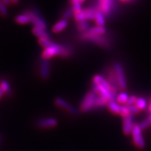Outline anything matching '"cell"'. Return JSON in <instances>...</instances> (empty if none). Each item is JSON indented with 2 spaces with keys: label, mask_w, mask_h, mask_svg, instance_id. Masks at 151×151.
<instances>
[{
  "label": "cell",
  "mask_w": 151,
  "mask_h": 151,
  "mask_svg": "<svg viewBox=\"0 0 151 151\" xmlns=\"http://www.w3.org/2000/svg\"><path fill=\"white\" fill-rule=\"evenodd\" d=\"M0 14L2 16H7L8 15V9L6 8V6H5L2 0H0Z\"/></svg>",
  "instance_id": "27"
},
{
  "label": "cell",
  "mask_w": 151,
  "mask_h": 151,
  "mask_svg": "<svg viewBox=\"0 0 151 151\" xmlns=\"http://www.w3.org/2000/svg\"><path fill=\"white\" fill-rule=\"evenodd\" d=\"M97 98H98V95L94 91H91L88 92L81 103L80 111L81 112H88V111L94 109V104H95Z\"/></svg>",
  "instance_id": "5"
},
{
  "label": "cell",
  "mask_w": 151,
  "mask_h": 151,
  "mask_svg": "<svg viewBox=\"0 0 151 151\" xmlns=\"http://www.w3.org/2000/svg\"><path fill=\"white\" fill-rule=\"evenodd\" d=\"M150 124L151 122L149 120V118L146 119V120H144V121H143L142 122H140V124H139L140 128H141L142 130H145V129H147Z\"/></svg>",
  "instance_id": "28"
},
{
  "label": "cell",
  "mask_w": 151,
  "mask_h": 151,
  "mask_svg": "<svg viewBox=\"0 0 151 151\" xmlns=\"http://www.w3.org/2000/svg\"><path fill=\"white\" fill-rule=\"evenodd\" d=\"M93 6L95 7L97 11L101 12L107 18L110 17L114 11L116 2L115 0H97Z\"/></svg>",
  "instance_id": "3"
},
{
  "label": "cell",
  "mask_w": 151,
  "mask_h": 151,
  "mask_svg": "<svg viewBox=\"0 0 151 151\" xmlns=\"http://www.w3.org/2000/svg\"><path fill=\"white\" fill-rule=\"evenodd\" d=\"M85 0H70V2L71 3H74V2H77V3L82 4Z\"/></svg>",
  "instance_id": "31"
},
{
  "label": "cell",
  "mask_w": 151,
  "mask_h": 151,
  "mask_svg": "<svg viewBox=\"0 0 151 151\" xmlns=\"http://www.w3.org/2000/svg\"><path fill=\"white\" fill-rule=\"evenodd\" d=\"M4 94H4V92L2 91L1 90V89H0V100L2 99V97H3V96H4Z\"/></svg>",
  "instance_id": "34"
},
{
  "label": "cell",
  "mask_w": 151,
  "mask_h": 151,
  "mask_svg": "<svg viewBox=\"0 0 151 151\" xmlns=\"http://www.w3.org/2000/svg\"><path fill=\"white\" fill-rule=\"evenodd\" d=\"M2 2H3L5 6H9L10 3H12L11 0H2Z\"/></svg>",
  "instance_id": "32"
},
{
  "label": "cell",
  "mask_w": 151,
  "mask_h": 151,
  "mask_svg": "<svg viewBox=\"0 0 151 151\" xmlns=\"http://www.w3.org/2000/svg\"><path fill=\"white\" fill-rule=\"evenodd\" d=\"M79 38L81 41L88 42H91L101 47L104 49H110L111 47V41L107 36L104 35H88L80 34Z\"/></svg>",
  "instance_id": "2"
},
{
  "label": "cell",
  "mask_w": 151,
  "mask_h": 151,
  "mask_svg": "<svg viewBox=\"0 0 151 151\" xmlns=\"http://www.w3.org/2000/svg\"><path fill=\"white\" fill-rule=\"evenodd\" d=\"M137 100V98L135 95L130 96L128 98V101L127 102L126 105L130 106V105H135V103H136Z\"/></svg>",
  "instance_id": "29"
},
{
  "label": "cell",
  "mask_w": 151,
  "mask_h": 151,
  "mask_svg": "<svg viewBox=\"0 0 151 151\" xmlns=\"http://www.w3.org/2000/svg\"><path fill=\"white\" fill-rule=\"evenodd\" d=\"M51 74V65L48 59L42 58L39 65V75L42 80H48Z\"/></svg>",
  "instance_id": "10"
},
{
  "label": "cell",
  "mask_w": 151,
  "mask_h": 151,
  "mask_svg": "<svg viewBox=\"0 0 151 151\" xmlns=\"http://www.w3.org/2000/svg\"><path fill=\"white\" fill-rule=\"evenodd\" d=\"M97 12V9L93 6H91L89 7L86 8L85 9H83L80 12L75 14L74 15V19L76 21V22H88L94 20V15Z\"/></svg>",
  "instance_id": "6"
},
{
  "label": "cell",
  "mask_w": 151,
  "mask_h": 151,
  "mask_svg": "<svg viewBox=\"0 0 151 151\" xmlns=\"http://www.w3.org/2000/svg\"><path fill=\"white\" fill-rule=\"evenodd\" d=\"M149 110H150V111L151 112V103L150 104V105H149Z\"/></svg>",
  "instance_id": "36"
},
{
  "label": "cell",
  "mask_w": 151,
  "mask_h": 151,
  "mask_svg": "<svg viewBox=\"0 0 151 151\" xmlns=\"http://www.w3.org/2000/svg\"><path fill=\"white\" fill-rule=\"evenodd\" d=\"M38 42H39L40 45L44 48V49L52 46L55 43L50 38H40V39H38Z\"/></svg>",
  "instance_id": "24"
},
{
  "label": "cell",
  "mask_w": 151,
  "mask_h": 151,
  "mask_svg": "<svg viewBox=\"0 0 151 151\" xmlns=\"http://www.w3.org/2000/svg\"><path fill=\"white\" fill-rule=\"evenodd\" d=\"M107 108L111 112L115 114H120V111L121 109V105L117 102V101H111L107 104Z\"/></svg>",
  "instance_id": "18"
},
{
  "label": "cell",
  "mask_w": 151,
  "mask_h": 151,
  "mask_svg": "<svg viewBox=\"0 0 151 151\" xmlns=\"http://www.w3.org/2000/svg\"><path fill=\"white\" fill-rule=\"evenodd\" d=\"M130 111L128 109V106L127 105H121V109L120 111V115L122 116L123 117H125L127 116L130 115Z\"/></svg>",
  "instance_id": "26"
},
{
  "label": "cell",
  "mask_w": 151,
  "mask_h": 151,
  "mask_svg": "<svg viewBox=\"0 0 151 151\" xmlns=\"http://www.w3.org/2000/svg\"><path fill=\"white\" fill-rule=\"evenodd\" d=\"M121 2H124V3H129V2H134V0H120Z\"/></svg>",
  "instance_id": "33"
},
{
  "label": "cell",
  "mask_w": 151,
  "mask_h": 151,
  "mask_svg": "<svg viewBox=\"0 0 151 151\" xmlns=\"http://www.w3.org/2000/svg\"><path fill=\"white\" fill-rule=\"evenodd\" d=\"M128 109H129V111H130V114L134 115V114H138L139 112H140L139 109H138L137 107L135 105L128 106Z\"/></svg>",
  "instance_id": "30"
},
{
  "label": "cell",
  "mask_w": 151,
  "mask_h": 151,
  "mask_svg": "<svg viewBox=\"0 0 151 151\" xmlns=\"http://www.w3.org/2000/svg\"><path fill=\"white\" fill-rule=\"evenodd\" d=\"M32 32L35 36L38 37V39H40V38H50V34L46 30L33 27Z\"/></svg>",
  "instance_id": "19"
},
{
  "label": "cell",
  "mask_w": 151,
  "mask_h": 151,
  "mask_svg": "<svg viewBox=\"0 0 151 151\" xmlns=\"http://www.w3.org/2000/svg\"><path fill=\"white\" fill-rule=\"evenodd\" d=\"M135 106L140 111L142 110H144L147 108V101L144 98H137V100L136 103H135Z\"/></svg>",
  "instance_id": "22"
},
{
  "label": "cell",
  "mask_w": 151,
  "mask_h": 151,
  "mask_svg": "<svg viewBox=\"0 0 151 151\" xmlns=\"http://www.w3.org/2000/svg\"><path fill=\"white\" fill-rule=\"evenodd\" d=\"M76 28L80 34H82V33L87 32L91 27L89 22H77Z\"/></svg>",
  "instance_id": "20"
},
{
  "label": "cell",
  "mask_w": 151,
  "mask_h": 151,
  "mask_svg": "<svg viewBox=\"0 0 151 151\" xmlns=\"http://www.w3.org/2000/svg\"><path fill=\"white\" fill-rule=\"evenodd\" d=\"M55 104L58 107H59L61 109L68 111V113L71 114L73 115H78L79 113V111L77 109L76 107L71 105V104L66 101L65 99L61 98H57L55 100Z\"/></svg>",
  "instance_id": "9"
},
{
  "label": "cell",
  "mask_w": 151,
  "mask_h": 151,
  "mask_svg": "<svg viewBox=\"0 0 151 151\" xmlns=\"http://www.w3.org/2000/svg\"><path fill=\"white\" fill-rule=\"evenodd\" d=\"M94 21L97 26H104L106 23V16L101 12L97 11L94 15Z\"/></svg>",
  "instance_id": "16"
},
{
  "label": "cell",
  "mask_w": 151,
  "mask_h": 151,
  "mask_svg": "<svg viewBox=\"0 0 151 151\" xmlns=\"http://www.w3.org/2000/svg\"><path fill=\"white\" fill-rule=\"evenodd\" d=\"M68 25V20H65V19H60L52 26V32L54 33L61 32H62L67 28Z\"/></svg>",
  "instance_id": "15"
},
{
  "label": "cell",
  "mask_w": 151,
  "mask_h": 151,
  "mask_svg": "<svg viewBox=\"0 0 151 151\" xmlns=\"http://www.w3.org/2000/svg\"><path fill=\"white\" fill-rule=\"evenodd\" d=\"M150 101H151V98H150Z\"/></svg>",
  "instance_id": "37"
},
{
  "label": "cell",
  "mask_w": 151,
  "mask_h": 151,
  "mask_svg": "<svg viewBox=\"0 0 151 151\" xmlns=\"http://www.w3.org/2000/svg\"><path fill=\"white\" fill-rule=\"evenodd\" d=\"M129 94L127 93V92L122 91L121 93H119L117 95V102L118 104H120L121 105H126L127 102L128 101L129 98Z\"/></svg>",
  "instance_id": "21"
},
{
  "label": "cell",
  "mask_w": 151,
  "mask_h": 151,
  "mask_svg": "<svg viewBox=\"0 0 151 151\" xmlns=\"http://www.w3.org/2000/svg\"><path fill=\"white\" fill-rule=\"evenodd\" d=\"M15 20L18 24H20V25L30 24L32 23V16H31L30 12L29 11V9L23 12L22 13L16 15Z\"/></svg>",
  "instance_id": "13"
},
{
  "label": "cell",
  "mask_w": 151,
  "mask_h": 151,
  "mask_svg": "<svg viewBox=\"0 0 151 151\" xmlns=\"http://www.w3.org/2000/svg\"><path fill=\"white\" fill-rule=\"evenodd\" d=\"M58 120L55 117H47V118L40 119L37 121V126L42 129L53 128L57 126Z\"/></svg>",
  "instance_id": "11"
},
{
  "label": "cell",
  "mask_w": 151,
  "mask_h": 151,
  "mask_svg": "<svg viewBox=\"0 0 151 151\" xmlns=\"http://www.w3.org/2000/svg\"><path fill=\"white\" fill-rule=\"evenodd\" d=\"M73 49L71 46L54 43L52 46L45 48L42 53V57L44 59H51L55 56L61 58H69L72 55Z\"/></svg>",
  "instance_id": "1"
},
{
  "label": "cell",
  "mask_w": 151,
  "mask_h": 151,
  "mask_svg": "<svg viewBox=\"0 0 151 151\" xmlns=\"http://www.w3.org/2000/svg\"><path fill=\"white\" fill-rule=\"evenodd\" d=\"M108 102H109L108 101H107L101 96L98 95V98L96 99L95 104H94V108H100V107H104V105H107Z\"/></svg>",
  "instance_id": "23"
},
{
  "label": "cell",
  "mask_w": 151,
  "mask_h": 151,
  "mask_svg": "<svg viewBox=\"0 0 151 151\" xmlns=\"http://www.w3.org/2000/svg\"><path fill=\"white\" fill-rule=\"evenodd\" d=\"M0 89L4 92V94L9 96L12 93L11 85L9 82L6 79H1L0 80Z\"/></svg>",
  "instance_id": "17"
},
{
  "label": "cell",
  "mask_w": 151,
  "mask_h": 151,
  "mask_svg": "<svg viewBox=\"0 0 151 151\" xmlns=\"http://www.w3.org/2000/svg\"><path fill=\"white\" fill-rule=\"evenodd\" d=\"M12 1V3H13V4H17L19 3V0H11Z\"/></svg>",
  "instance_id": "35"
},
{
  "label": "cell",
  "mask_w": 151,
  "mask_h": 151,
  "mask_svg": "<svg viewBox=\"0 0 151 151\" xmlns=\"http://www.w3.org/2000/svg\"><path fill=\"white\" fill-rule=\"evenodd\" d=\"M114 70L116 78H117V84H118L119 89L121 90H126L127 88V83L126 75H125L124 70L122 65L120 62H114L112 65Z\"/></svg>",
  "instance_id": "4"
},
{
  "label": "cell",
  "mask_w": 151,
  "mask_h": 151,
  "mask_svg": "<svg viewBox=\"0 0 151 151\" xmlns=\"http://www.w3.org/2000/svg\"><path fill=\"white\" fill-rule=\"evenodd\" d=\"M74 16V11H73V9L71 7L68 8L65 11L62 12V15H61V17L62 19H65V20H68V19H71V17Z\"/></svg>",
  "instance_id": "25"
},
{
  "label": "cell",
  "mask_w": 151,
  "mask_h": 151,
  "mask_svg": "<svg viewBox=\"0 0 151 151\" xmlns=\"http://www.w3.org/2000/svg\"><path fill=\"white\" fill-rule=\"evenodd\" d=\"M134 115L130 114L128 116H127V117H124V120H123V131L126 135L131 134V131H132V129L134 125Z\"/></svg>",
  "instance_id": "12"
},
{
  "label": "cell",
  "mask_w": 151,
  "mask_h": 151,
  "mask_svg": "<svg viewBox=\"0 0 151 151\" xmlns=\"http://www.w3.org/2000/svg\"><path fill=\"white\" fill-rule=\"evenodd\" d=\"M107 32V29L104 26H94L91 28L87 32L84 34L88 35H104Z\"/></svg>",
  "instance_id": "14"
},
{
  "label": "cell",
  "mask_w": 151,
  "mask_h": 151,
  "mask_svg": "<svg viewBox=\"0 0 151 151\" xmlns=\"http://www.w3.org/2000/svg\"><path fill=\"white\" fill-rule=\"evenodd\" d=\"M30 12L31 16H32V24L34 25V27L38 28V29L46 30L47 29V24H46L45 20L42 17L41 13L35 9H29Z\"/></svg>",
  "instance_id": "8"
},
{
  "label": "cell",
  "mask_w": 151,
  "mask_h": 151,
  "mask_svg": "<svg viewBox=\"0 0 151 151\" xmlns=\"http://www.w3.org/2000/svg\"><path fill=\"white\" fill-rule=\"evenodd\" d=\"M142 130H143L140 128L139 124H134L131 134H130L132 135L134 145L139 149H143V148L145 147L146 146L145 140H144V137L143 136Z\"/></svg>",
  "instance_id": "7"
}]
</instances>
